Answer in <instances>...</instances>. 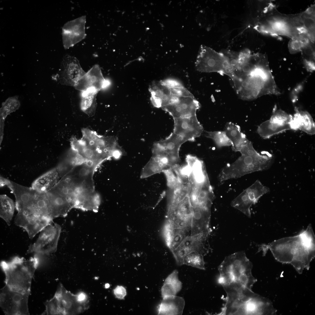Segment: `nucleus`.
<instances>
[{"label": "nucleus", "instance_id": "ea45409f", "mask_svg": "<svg viewBox=\"0 0 315 315\" xmlns=\"http://www.w3.org/2000/svg\"><path fill=\"white\" fill-rule=\"evenodd\" d=\"M109 285L108 284H106V285H105V287H106V288H108L109 287Z\"/></svg>", "mask_w": 315, "mask_h": 315}, {"label": "nucleus", "instance_id": "f3484780", "mask_svg": "<svg viewBox=\"0 0 315 315\" xmlns=\"http://www.w3.org/2000/svg\"><path fill=\"white\" fill-rule=\"evenodd\" d=\"M109 84L104 77L99 65L96 64L77 81L74 87L81 92L92 88L99 91Z\"/></svg>", "mask_w": 315, "mask_h": 315}, {"label": "nucleus", "instance_id": "39448f33", "mask_svg": "<svg viewBox=\"0 0 315 315\" xmlns=\"http://www.w3.org/2000/svg\"><path fill=\"white\" fill-rule=\"evenodd\" d=\"M39 262L36 255L27 260L16 256L10 261H1L6 285L13 291L30 294L32 279Z\"/></svg>", "mask_w": 315, "mask_h": 315}, {"label": "nucleus", "instance_id": "9d476101", "mask_svg": "<svg viewBox=\"0 0 315 315\" xmlns=\"http://www.w3.org/2000/svg\"><path fill=\"white\" fill-rule=\"evenodd\" d=\"M61 228L58 224L49 225L42 231L36 241L30 245L27 253L35 252L49 254L57 250Z\"/></svg>", "mask_w": 315, "mask_h": 315}, {"label": "nucleus", "instance_id": "4be33fe9", "mask_svg": "<svg viewBox=\"0 0 315 315\" xmlns=\"http://www.w3.org/2000/svg\"><path fill=\"white\" fill-rule=\"evenodd\" d=\"M149 91L151 102L155 107L162 108L170 103L172 96L170 89L160 81L153 83L149 88Z\"/></svg>", "mask_w": 315, "mask_h": 315}, {"label": "nucleus", "instance_id": "f257e3e1", "mask_svg": "<svg viewBox=\"0 0 315 315\" xmlns=\"http://www.w3.org/2000/svg\"><path fill=\"white\" fill-rule=\"evenodd\" d=\"M269 250L277 260L290 264L299 274L304 269L309 270L315 256V237L312 225L296 235L262 244L259 248L263 255Z\"/></svg>", "mask_w": 315, "mask_h": 315}, {"label": "nucleus", "instance_id": "393cba45", "mask_svg": "<svg viewBox=\"0 0 315 315\" xmlns=\"http://www.w3.org/2000/svg\"><path fill=\"white\" fill-rule=\"evenodd\" d=\"M224 131L231 141L232 149L235 151H239L249 141L239 126L232 122L226 123Z\"/></svg>", "mask_w": 315, "mask_h": 315}, {"label": "nucleus", "instance_id": "e433bc0d", "mask_svg": "<svg viewBox=\"0 0 315 315\" xmlns=\"http://www.w3.org/2000/svg\"><path fill=\"white\" fill-rule=\"evenodd\" d=\"M116 297L120 299H123L126 295L125 288L122 286H118L113 290Z\"/></svg>", "mask_w": 315, "mask_h": 315}, {"label": "nucleus", "instance_id": "cd10ccee", "mask_svg": "<svg viewBox=\"0 0 315 315\" xmlns=\"http://www.w3.org/2000/svg\"><path fill=\"white\" fill-rule=\"evenodd\" d=\"M182 283L179 280L178 271L174 270L166 278L161 289L162 298L176 295L181 289Z\"/></svg>", "mask_w": 315, "mask_h": 315}, {"label": "nucleus", "instance_id": "9b49d317", "mask_svg": "<svg viewBox=\"0 0 315 315\" xmlns=\"http://www.w3.org/2000/svg\"><path fill=\"white\" fill-rule=\"evenodd\" d=\"M85 73L76 58L66 55L62 62L56 79L62 84L74 87Z\"/></svg>", "mask_w": 315, "mask_h": 315}, {"label": "nucleus", "instance_id": "4468645a", "mask_svg": "<svg viewBox=\"0 0 315 315\" xmlns=\"http://www.w3.org/2000/svg\"><path fill=\"white\" fill-rule=\"evenodd\" d=\"M174 120L173 133L181 136L185 142L194 141L203 132V127L196 115Z\"/></svg>", "mask_w": 315, "mask_h": 315}, {"label": "nucleus", "instance_id": "f03ea898", "mask_svg": "<svg viewBox=\"0 0 315 315\" xmlns=\"http://www.w3.org/2000/svg\"><path fill=\"white\" fill-rule=\"evenodd\" d=\"M252 263L243 251L228 256L219 265L218 281L223 287L227 297L241 299L251 297L255 293L252 290L257 280L253 276Z\"/></svg>", "mask_w": 315, "mask_h": 315}, {"label": "nucleus", "instance_id": "412c9836", "mask_svg": "<svg viewBox=\"0 0 315 315\" xmlns=\"http://www.w3.org/2000/svg\"><path fill=\"white\" fill-rule=\"evenodd\" d=\"M290 125L291 130L299 129L309 134H315L314 123L311 115L307 111L296 108Z\"/></svg>", "mask_w": 315, "mask_h": 315}, {"label": "nucleus", "instance_id": "a878e982", "mask_svg": "<svg viewBox=\"0 0 315 315\" xmlns=\"http://www.w3.org/2000/svg\"><path fill=\"white\" fill-rule=\"evenodd\" d=\"M164 237L167 246L171 251L175 249L188 236L183 230L173 227L166 221L163 230Z\"/></svg>", "mask_w": 315, "mask_h": 315}, {"label": "nucleus", "instance_id": "6e6552de", "mask_svg": "<svg viewBox=\"0 0 315 315\" xmlns=\"http://www.w3.org/2000/svg\"><path fill=\"white\" fill-rule=\"evenodd\" d=\"M29 293L13 291L5 285L0 290V307L6 315H29Z\"/></svg>", "mask_w": 315, "mask_h": 315}, {"label": "nucleus", "instance_id": "bb28decb", "mask_svg": "<svg viewBox=\"0 0 315 315\" xmlns=\"http://www.w3.org/2000/svg\"><path fill=\"white\" fill-rule=\"evenodd\" d=\"M98 92L92 88L81 92V108L89 116H92L95 113L97 106L96 96Z\"/></svg>", "mask_w": 315, "mask_h": 315}, {"label": "nucleus", "instance_id": "4c0bfd02", "mask_svg": "<svg viewBox=\"0 0 315 315\" xmlns=\"http://www.w3.org/2000/svg\"><path fill=\"white\" fill-rule=\"evenodd\" d=\"M314 8L312 6L307 8L304 13L309 15H314Z\"/></svg>", "mask_w": 315, "mask_h": 315}, {"label": "nucleus", "instance_id": "dca6fc26", "mask_svg": "<svg viewBox=\"0 0 315 315\" xmlns=\"http://www.w3.org/2000/svg\"><path fill=\"white\" fill-rule=\"evenodd\" d=\"M270 190L267 187L256 182L246 191L248 194H244L233 201L234 207L247 216L251 215L250 207L256 203L260 198Z\"/></svg>", "mask_w": 315, "mask_h": 315}, {"label": "nucleus", "instance_id": "72a5a7b5", "mask_svg": "<svg viewBox=\"0 0 315 315\" xmlns=\"http://www.w3.org/2000/svg\"><path fill=\"white\" fill-rule=\"evenodd\" d=\"M160 81L162 84L169 89L184 87L180 81L174 78H169Z\"/></svg>", "mask_w": 315, "mask_h": 315}, {"label": "nucleus", "instance_id": "c9c22d12", "mask_svg": "<svg viewBox=\"0 0 315 315\" xmlns=\"http://www.w3.org/2000/svg\"><path fill=\"white\" fill-rule=\"evenodd\" d=\"M302 21L303 26L307 30L308 32L314 33L315 25L314 18H305Z\"/></svg>", "mask_w": 315, "mask_h": 315}, {"label": "nucleus", "instance_id": "a211bd4d", "mask_svg": "<svg viewBox=\"0 0 315 315\" xmlns=\"http://www.w3.org/2000/svg\"><path fill=\"white\" fill-rule=\"evenodd\" d=\"M276 312L271 302L258 295L246 301L240 309L239 315L274 314Z\"/></svg>", "mask_w": 315, "mask_h": 315}, {"label": "nucleus", "instance_id": "aec40b11", "mask_svg": "<svg viewBox=\"0 0 315 315\" xmlns=\"http://www.w3.org/2000/svg\"><path fill=\"white\" fill-rule=\"evenodd\" d=\"M52 220L48 219L29 218L17 214L14 222L17 226L23 228L32 239L39 232L51 224Z\"/></svg>", "mask_w": 315, "mask_h": 315}, {"label": "nucleus", "instance_id": "58836bf2", "mask_svg": "<svg viewBox=\"0 0 315 315\" xmlns=\"http://www.w3.org/2000/svg\"><path fill=\"white\" fill-rule=\"evenodd\" d=\"M85 295H84L82 293L78 296V300L80 301L82 300L85 299Z\"/></svg>", "mask_w": 315, "mask_h": 315}, {"label": "nucleus", "instance_id": "2f4dec72", "mask_svg": "<svg viewBox=\"0 0 315 315\" xmlns=\"http://www.w3.org/2000/svg\"><path fill=\"white\" fill-rule=\"evenodd\" d=\"M183 262V264L200 269H205L203 256L196 252H192L186 256Z\"/></svg>", "mask_w": 315, "mask_h": 315}, {"label": "nucleus", "instance_id": "7ed1b4c3", "mask_svg": "<svg viewBox=\"0 0 315 315\" xmlns=\"http://www.w3.org/2000/svg\"><path fill=\"white\" fill-rule=\"evenodd\" d=\"M81 132V139L71 138V148L85 160L99 167L105 160L118 158L123 154L115 136H101L87 128H83Z\"/></svg>", "mask_w": 315, "mask_h": 315}, {"label": "nucleus", "instance_id": "473e14b6", "mask_svg": "<svg viewBox=\"0 0 315 315\" xmlns=\"http://www.w3.org/2000/svg\"><path fill=\"white\" fill-rule=\"evenodd\" d=\"M169 89L170 94L172 95L178 97H194L192 94L184 87Z\"/></svg>", "mask_w": 315, "mask_h": 315}, {"label": "nucleus", "instance_id": "ddd939ff", "mask_svg": "<svg viewBox=\"0 0 315 315\" xmlns=\"http://www.w3.org/2000/svg\"><path fill=\"white\" fill-rule=\"evenodd\" d=\"M50 218L65 217L73 208L75 203L71 198L60 194L51 189L46 193Z\"/></svg>", "mask_w": 315, "mask_h": 315}, {"label": "nucleus", "instance_id": "b1692460", "mask_svg": "<svg viewBox=\"0 0 315 315\" xmlns=\"http://www.w3.org/2000/svg\"><path fill=\"white\" fill-rule=\"evenodd\" d=\"M60 178L56 168L41 176L32 183V188L41 192L46 193L58 182Z\"/></svg>", "mask_w": 315, "mask_h": 315}, {"label": "nucleus", "instance_id": "7c9ffc66", "mask_svg": "<svg viewBox=\"0 0 315 315\" xmlns=\"http://www.w3.org/2000/svg\"><path fill=\"white\" fill-rule=\"evenodd\" d=\"M205 135L207 137L212 139L218 147L232 145L231 141L224 131H206L205 132Z\"/></svg>", "mask_w": 315, "mask_h": 315}, {"label": "nucleus", "instance_id": "c756f323", "mask_svg": "<svg viewBox=\"0 0 315 315\" xmlns=\"http://www.w3.org/2000/svg\"><path fill=\"white\" fill-rule=\"evenodd\" d=\"M0 217L10 225L15 208L13 201L6 195H1L0 196Z\"/></svg>", "mask_w": 315, "mask_h": 315}, {"label": "nucleus", "instance_id": "1a4fd4ad", "mask_svg": "<svg viewBox=\"0 0 315 315\" xmlns=\"http://www.w3.org/2000/svg\"><path fill=\"white\" fill-rule=\"evenodd\" d=\"M209 235L200 234L186 237L179 245L172 252L178 265H183L185 256L193 252H196L204 256L209 251V247L206 244Z\"/></svg>", "mask_w": 315, "mask_h": 315}, {"label": "nucleus", "instance_id": "6ab92c4d", "mask_svg": "<svg viewBox=\"0 0 315 315\" xmlns=\"http://www.w3.org/2000/svg\"><path fill=\"white\" fill-rule=\"evenodd\" d=\"M185 142L181 136L173 132L168 137L156 142L154 145L165 153L175 164H178L180 161V148Z\"/></svg>", "mask_w": 315, "mask_h": 315}, {"label": "nucleus", "instance_id": "20e7f679", "mask_svg": "<svg viewBox=\"0 0 315 315\" xmlns=\"http://www.w3.org/2000/svg\"><path fill=\"white\" fill-rule=\"evenodd\" d=\"M5 186L15 196L18 214L29 218L49 219L46 193L21 185L1 176L0 186Z\"/></svg>", "mask_w": 315, "mask_h": 315}, {"label": "nucleus", "instance_id": "0eeeda50", "mask_svg": "<svg viewBox=\"0 0 315 315\" xmlns=\"http://www.w3.org/2000/svg\"><path fill=\"white\" fill-rule=\"evenodd\" d=\"M195 66L198 71L205 72L222 69L226 71L232 67L229 58L224 52H218L204 45L200 48Z\"/></svg>", "mask_w": 315, "mask_h": 315}, {"label": "nucleus", "instance_id": "423d86ee", "mask_svg": "<svg viewBox=\"0 0 315 315\" xmlns=\"http://www.w3.org/2000/svg\"><path fill=\"white\" fill-rule=\"evenodd\" d=\"M239 152L242 156L231 167L241 168L248 170L249 172L267 169L273 161L272 155L267 152L264 155L260 154L256 150L252 143L249 140Z\"/></svg>", "mask_w": 315, "mask_h": 315}, {"label": "nucleus", "instance_id": "5701e85b", "mask_svg": "<svg viewBox=\"0 0 315 315\" xmlns=\"http://www.w3.org/2000/svg\"><path fill=\"white\" fill-rule=\"evenodd\" d=\"M159 306V315H182L185 306L184 299L176 295L166 296Z\"/></svg>", "mask_w": 315, "mask_h": 315}, {"label": "nucleus", "instance_id": "2eb2a0df", "mask_svg": "<svg viewBox=\"0 0 315 315\" xmlns=\"http://www.w3.org/2000/svg\"><path fill=\"white\" fill-rule=\"evenodd\" d=\"M86 16H83L66 23L62 28L63 43L65 49L74 46L86 37Z\"/></svg>", "mask_w": 315, "mask_h": 315}, {"label": "nucleus", "instance_id": "c85d7f7f", "mask_svg": "<svg viewBox=\"0 0 315 315\" xmlns=\"http://www.w3.org/2000/svg\"><path fill=\"white\" fill-rule=\"evenodd\" d=\"M290 130L289 128L280 126L269 119L264 122L258 126L257 132L260 136L267 139L276 134Z\"/></svg>", "mask_w": 315, "mask_h": 315}, {"label": "nucleus", "instance_id": "f704fd0d", "mask_svg": "<svg viewBox=\"0 0 315 315\" xmlns=\"http://www.w3.org/2000/svg\"><path fill=\"white\" fill-rule=\"evenodd\" d=\"M288 48L291 53L294 54L301 51L302 47L296 37L290 41L288 44Z\"/></svg>", "mask_w": 315, "mask_h": 315}, {"label": "nucleus", "instance_id": "f8f14e48", "mask_svg": "<svg viewBox=\"0 0 315 315\" xmlns=\"http://www.w3.org/2000/svg\"><path fill=\"white\" fill-rule=\"evenodd\" d=\"M200 107L199 102L194 97L174 96L171 102L162 108L175 119L196 116Z\"/></svg>", "mask_w": 315, "mask_h": 315}]
</instances>
